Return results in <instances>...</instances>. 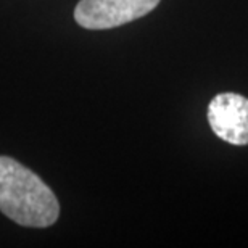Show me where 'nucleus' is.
<instances>
[{
  "instance_id": "nucleus-1",
  "label": "nucleus",
  "mask_w": 248,
  "mask_h": 248,
  "mask_svg": "<svg viewBox=\"0 0 248 248\" xmlns=\"http://www.w3.org/2000/svg\"><path fill=\"white\" fill-rule=\"evenodd\" d=\"M0 211L19 226L44 229L57 222L60 203L36 172L0 155Z\"/></svg>"
},
{
  "instance_id": "nucleus-2",
  "label": "nucleus",
  "mask_w": 248,
  "mask_h": 248,
  "mask_svg": "<svg viewBox=\"0 0 248 248\" xmlns=\"http://www.w3.org/2000/svg\"><path fill=\"white\" fill-rule=\"evenodd\" d=\"M161 0H81L74 8L79 26L100 31L123 26L145 16Z\"/></svg>"
},
{
  "instance_id": "nucleus-3",
  "label": "nucleus",
  "mask_w": 248,
  "mask_h": 248,
  "mask_svg": "<svg viewBox=\"0 0 248 248\" xmlns=\"http://www.w3.org/2000/svg\"><path fill=\"white\" fill-rule=\"evenodd\" d=\"M213 132L232 145H248V98L234 92L216 95L208 105Z\"/></svg>"
}]
</instances>
